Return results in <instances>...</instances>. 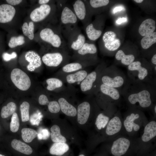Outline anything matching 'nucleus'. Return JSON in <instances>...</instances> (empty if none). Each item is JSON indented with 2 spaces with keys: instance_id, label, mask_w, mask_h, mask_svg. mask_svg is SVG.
I'll list each match as a JSON object with an SVG mask.
<instances>
[{
  "instance_id": "nucleus-1",
  "label": "nucleus",
  "mask_w": 156,
  "mask_h": 156,
  "mask_svg": "<svg viewBox=\"0 0 156 156\" xmlns=\"http://www.w3.org/2000/svg\"><path fill=\"white\" fill-rule=\"evenodd\" d=\"M121 94L131 108L147 109L153 105L155 97L154 85L128 81Z\"/></svg>"
},
{
  "instance_id": "nucleus-2",
  "label": "nucleus",
  "mask_w": 156,
  "mask_h": 156,
  "mask_svg": "<svg viewBox=\"0 0 156 156\" xmlns=\"http://www.w3.org/2000/svg\"><path fill=\"white\" fill-rule=\"evenodd\" d=\"M93 95H88L78 102L77 107L76 123L77 129L88 133L98 112L101 109Z\"/></svg>"
},
{
  "instance_id": "nucleus-3",
  "label": "nucleus",
  "mask_w": 156,
  "mask_h": 156,
  "mask_svg": "<svg viewBox=\"0 0 156 156\" xmlns=\"http://www.w3.org/2000/svg\"><path fill=\"white\" fill-rule=\"evenodd\" d=\"M50 128L51 139L54 143L61 142L79 145L82 140L78 131L65 119L57 118Z\"/></svg>"
},
{
  "instance_id": "nucleus-4",
  "label": "nucleus",
  "mask_w": 156,
  "mask_h": 156,
  "mask_svg": "<svg viewBox=\"0 0 156 156\" xmlns=\"http://www.w3.org/2000/svg\"><path fill=\"white\" fill-rule=\"evenodd\" d=\"M76 89L73 87H69L66 90L59 93L57 99L61 113L66 116L71 124L77 131L76 119L77 107L78 102L75 95Z\"/></svg>"
},
{
  "instance_id": "nucleus-5",
  "label": "nucleus",
  "mask_w": 156,
  "mask_h": 156,
  "mask_svg": "<svg viewBox=\"0 0 156 156\" xmlns=\"http://www.w3.org/2000/svg\"><path fill=\"white\" fill-rule=\"evenodd\" d=\"M119 113H115L111 118L105 129L101 133L90 137L87 140L88 145H95L106 141L115 136L121 130L122 120Z\"/></svg>"
},
{
  "instance_id": "nucleus-6",
  "label": "nucleus",
  "mask_w": 156,
  "mask_h": 156,
  "mask_svg": "<svg viewBox=\"0 0 156 156\" xmlns=\"http://www.w3.org/2000/svg\"><path fill=\"white\" fill-rule=\"evenodd\" d=\"M121 94V92L118 89L98 83L93 95L99 106L104 110L118 102L120 99Z\"/></svg>"
},
{
  "instance_id": "nucleus-7",
  "label": "nucleus",
  "mask_w": 156,
  "mask_h": 156,
  "mask_svg": "<svg viewBox=\"0 0 156 156\" xmlns=\"http://www.w3.org/2000/svg\"><path fill=\"white\" fill-rule=\"evenodd\" d=\"M39 36L41 40L49 47L67 50L60 24L54 26L48 25L43 27L40 31Z\"/></svg>"
},
{
  "instance_id": "nucleus-8",
  "label": "nucleus",
  "mask_w": 156,
  "mask_h": 156,
  "mask_svg": "<svg viewBox=\"0 0 156 156\" xmlns=\"http://www.w3.org/2000/svg\"><path fill=\"white\" fill-rule=\"evenodd\" d=\"M127 74L130 81L153 85L154 73L152 68L143 65L139 61H134L127 67Z\"/></svg>"
},
{
  "instance_id": "nucleus-9",
  "label": "nucleus",
  "mask_w": 156,
  "mask_h": 156,
  "mask_svg": "<svg viewBox=\"0 0 156 156\" xmlns=\"http://www.w3.org/2000/svg\"><path fill=\"white\" fill-rule=\"evenodd\" d=\"M127 81L125 75L121 71L105 67L101 74L98 83L120 90L121 88L122 90Z\"/></svg>"
},
{
  "instance_id": "nucleus-10",
  "label": "nucleus",
  "mask_w": 156,
  "mask_h": 156,
  "mask_svg": "<svg viewBox=\"0 0 156 156\" xmlns=\"http://www.w3.org/2000/svg\"><path fill=\"white\" fill-rule=\"evenodd\" d=\"M70 58L68 50L53 48V51L44 53L41 60L46 66L57 68L62 67L69 63Z\"/></svg>"
},
{
  "instance_id": "nucleus-11",
  "label": "nucleus",
  "mask_w": 156,
  "mask_h": 156,
  "mask_svg": "<svg viewBox=\"0 0 156 156\" xmlns=\"http://www.w3.org/2000/svg\"><path fill=\"white\" fill-rule=\"evenodd\" d=\"M105 67L103 64H100L88 74L80 83V89L82 93L88 95H93L97 88L101 74Z\"/></svg>"
},
{
  "instance_id": "nucleus-12",
  "label": "nucleus",
  "mask_w": 156,
  "mask_h": 156,
  "mask_svg": "<svg viewBox=\"0 0 156 156\" xmlns=\"http://www.w3.org/2000/svg\"><path fill=\"white\" fill-rule=\"evenodd\" d=\"M57 11L56 5L53 1L48 4L40 5L34 9L31 12L30 18L33 22L47 21L55 17Z\"/></svg>"
},
{
  "instance_id": "nucleus-13",
  "label": "nucleus",
  "mask_w": 156,
  "mask_h": 156,
  "mask_svg": "<svg viewBox=\"0 0 156 156\" xmlns=\"http://www.w3.org/2000/svg\"><path fill=\"white\" fill-rule=\"evenodd\" d=\"M60 25L64 34L77 26L78 20L72 8L66 4L60 12Z\"/></svg>"
},
{
  "instance_id": "nucleus-14",
  "label": "nucleus",
  "mask_w": 156,
  "mask_h": 156,
  "mask_svg": "<svg viewBox=\"0 0 156 156\" xmlns=\"http://www.w3.org/2000/svg\"><path fill=\"white\" fill-rule=\"evenodd\" d=\"M114 110V105L112 104L104 110H101L100 109L98 112L90 130L93 128L94 131L96 132V133L93 135L101 133L105 129L110 119L114 114L112 115V114H114L115 111Z\"/></svg>"
},
{
  "instance_id": "nucleus-15",
  "label": "nucleus",
  "mask_w": 156,
  "mask_h": 156,
  "mask_svg": "<svg viewBox=\"0 0 156 156\" xmlns=\"http://www.w3.org/2000/svg\"><path fill=\"white\" fill-rule=\"evenodd\" d=\"M97 51L95 45L86 40L80 49L74 52L71 58L74 61L96 60Z\"/></svg>"
},
{
  "instance_id": "nucleus-16",
  "label": "nucleus",
  "mask_w": 156,
  "mask_h": 156,
  "mask_svg": "<svg viewBox=\"0 0 156 156\" xmlns=\"http://www.w3.org/2000/svg\"><path fill=\"white\" fill-rule=\"evenodd\" d=\"M63 34L67 40V47L74 52L80 49L86 41L85 36L78 26Z\"/></svg>"
},
{
  "instance_id": "nucleus-17",
  "label": "nucleus",
  "mask_w": 156,
  "mask_h": 156,
  "mask_svg": "<svg viewBox=\"0 0 156 156\" xmlns=\"http://www.w3.org/2000/svg\"><path fill=\"white\" fill-rule=\"evenodd\" d=\"M132 146V141L125 136H120L112 142L110 148L112 156H124L129 151Z\"/></svg>"
},
{
  "instance_id": "nucleus-18",
  "label": "nucleus",
  "mask_w": 156,
  "mask_h": 156,
  "mask_svg": "<svg viewBox=\"0 0 156 156\" xmlns=\"http://www.w3.org/2000/svg\"><path fill=\"white\" fill-rule=\"evenodd\" d=\"M143 116V114L140 110L131 108L128 111L123 122V126L126 131L128 133L138 131L140 127L135 121Z\"/></svg>"
},
{
  "instance_id": "nucleus-19",
  "label": "nucleus",
  "mask_w": 156,
  "mask_h": 156,
  "mask_svg": "<svg viewBox=\"0 0 156 156\" xmlns=\"http://www.w3.org/2000/svg\"><path fill=\"white\" fill-rule=\"evenodd\" d=\"M73 10L83 27L90 22L91 14L86 0H77L73 4Z\"/></svg>"
},
{
  "instance_id": "nucleus-20",
  "label": "nucleus",
  "mask_w": 156,
  "mask_h": 156,
  "mask_svg": "<svg viewBox=\"0 0 156 156\" xmlns=\"http://www.w3.org/2000/svg\"><path fill=\"white\" fill-rule=\"evenodd\" d=\"M11 79L15 86L18 89L26 91L30 88L31 81L27 74L18 68L13 69L11 73Z\"/></svg>"
},
{
  "instance_id": "nucleus-21",
  "label": "nucleus",
  "mask_w": 156,
  "mask_h": 156,
  "mask_svg": "<svg viewBox=\"0 0 156 156\" xmlns=\"http://www.w3.org/2000/svg\"><path fill=\"white\" fill-rule=\"evenodd\" d=\"M96 60L75 61L68 63L62 67L59 72V77L85 69L95 64Z\"/></svg>"
},
{
  "instance_id": "nucleus-22",
  "label": "nucleus",
  "mask_w": 156,
  "mask_h": 156,
  "mask_svg": "<svg viewBox=\"0 0 156 156\" xmlns=\"http://www.w3.org/2000/svg\"><path fill=\"white\" fill-rule=\"evenodd\" d=\"M102 41L105 48L110 51L117 50L121 44L120 40L117 37L116 34L112 31L105 33L102 36Z\"/></svg>"
},
{
  "instance_id": "nucleus-23",
  "label": "nucleus",
  "mask_w": 156,
  "mask_h": 156,
  "mask_svg": "<svg viewBox=\"0 0 156 156\" xmlns=\"http://www.w3.org/2000/svg\"><path fill=\"white\" fill-rule=\"evenodd\" d=\"M88 71L84 69L74 73L58 77L64 83L72 85L80 83L85 79L88 73Z\"/></svg>"
},
{
  "instance_id": "nucleus-24",
  "label": "nucleus",
  "mask_w": 156,
  "mask_h": 156,
  "mask_svg": "<svg viewBox=\"0 0 156 156\" xmlns=\"http://www.w3.org/2000/svg\"><path fill=\"white\" fill-rule=\"evenodd\" d=\"M16 13V10L13 6L8 4L0 5V23H6L11 21Z\"/></svg>"
},
{
  "instance_id": "nucleus-25",
  "label": "nucleus",
  "mask_w": 156,
  "mask_h": 156,
  "mask_svg": "<svg viewBox=\"0 0 156 156\" xmlns=\"http://www.w3.org/2000/svg\"><path fill=\"white\" fill-rule=\"evenodd\" d=\"M25 60L29 62L27 66L28 70L34 71L36 68L40 67L42 65L41 58L39 55L36 52L29 51L25 55Z\"/></svg>"
},
{
  "instance_id": "nucleus-26",
  "label": "nucleus",
  "mask_w": 156,
  "mask_h": 156,
  "mask_svg": "<svg viewBox=\"0 0 156 156\" xmlns=\"http://www.w3.org/2000/svg\"><path fill=\"white\" fill-rule=\"evenodd\" d=\"M156 136V122L152 120L145 126L141 139L144 143H147Z\"/></svg>"
},
{
  "instance_id": "nucleus-27",
  "label": "nucleus",
  "mask_w": 156,
  "mask_h": 156,
  "mask_svg": "<svg viewBox=\"0 0 156 156\" xmlns=\"http://www.w3.org/2000/svg\"><path fill=\"white\" fill-rule=\"evenodd\" d=\"M46 82L47 84V89L49 91H52L57 90L60 93L65 91L68 88V85L66 86L65 83L58 78L52 77L47 79Z\"/></svg>"
},
{
  "instance_id": "nucleus-28",
  "label": "nucleus",
  "mask_w": 156,
  "mask_h": 156,
  "mask_svg": "<svg viewBox=\"0 0 156 156\" xmlns=\"http://www.w3.org/2000/svg\"><path fill=\"white\" fill-rule=\"evenodd\" d=\"M156 29L155 22L153 19L148 18L144 20L140 25L138 32L144 36L153 33Z\"/></svg>"
},
{
  "instance_id": "nucleus-29",
  "label": "nucleus",
  "mask_w": 156,
  "mask_h": 156,
  "mask_svg": "<svg viewBox=\"0 0 156 156\" xmlns=\"http://www.w3.org/2000/svg\"><path fill=\"white\" fill-rule=\"evenodd\" d=\"M83 27L86 34L90 40H96L102 34V31L97 28L95 22H90Z\"/></svg>"
},
{
  "instance_id": "nucleus-30",
  "label": "nucleus",
  "mask_w": 156,
  "mask_h": 156,
  "mask_svg": "<svg viewBox=\"0 0 156 156\" xmlns=\"http://www.w3.org/2000/svg\"><path fill=\"white\" fill-rule=\"evenodd\" d=\"M69 149L68 144L61 142H55L51 146L49 152L52 155L62 156L66 153Z\"/></svg>"
},
{
  "instance_id": "nucleus-31",
  "label": "nucleus",
  "mask_w": 156,
  "mask_h": 156,
  "mask_svg": "<svg viewBox=\"0 0 156 156\" xmlns=\"http://www.w3.org/2000/svg\"><path fill=\"white\" fill-rule=\"evenodd\" d=\"M11 145L13 149L24 154L29 155L33 152L32 148L29 145L20 140L13 139L11 142Z\"/></svg>"
},
{
  "instance_id": "nucleus-32",
  "label": "nucleus",
  "mask_w": 156,
  "mask_h": 156,
  "mask_svg": "<svg viewBox=\"0 0 156 156\" xmlns=\"http://www.w3.org/2000/svg\"><path fill=\"white\" fill-rule=\"evenodd\" d=\"M115 57L117 60L120 61L122 64L127 66L134 62L135 60V57L134 55H125L122 50H119L116 52Z\"/></svg>"
},
{
  "instance_id": "nucleus-33",
  "label": "nucleus",
  "mask_w": 156,
  "mask_h": 156,
  "mask_svg": "<svg viewBox=\"0 0 156 156\" xmlns=\"http://www.w3.org/2000/svg\"><path fill=\"white\" fill-rule=\"evenodd\" d=\"M21 137L26 143H30L35 139L38 134L35 130L29 128H23L21 130Z\"/></svg>"
},
{
  "instance_id": "nucleus-34",
  "label": "nucleus",
  "mask_w": 156,
  "mask_h": 156,
  "mask_svg": "<svg viewBox=\"0 0 156 156\" xmlns=\"http://www.w3.org/2000/svg\"><path fill=\"white\" fill-rule=\"evenodd\" d=\"M156 42V32L144 36L141 41L142 47L146 49L150 47L153 44Z\"/></svg>"
},
{
  "instance_id": "nucleus-35",
  "label": "nucleus",
  "mask_w": 156,
  "mask_h": 156,
  "mask_svg": "<svg viewBox=\"0 0 156 156\" xmlns=\"http://www.w3.org/2000/svg\"><path fill=\"white\" fill-rule=\"evenodd\" d=\"M34 24L32 21H30L29 23L24 22L22 26L23 34L30 40H33L34 38Z\"/></svg>"
},
{
  "instance_id": "nucleus-36",
  "label": "nucleus",
  "mask_w": 156,
  "mask_h": 156,
  "mask_svg": "<svg viewBox=\"0 0 156 156\" xmlns=\"http://www.w3.org/2000/svg\"><path fill=\"white\" fill-rule=\"evenodd\" d=\"M16 108V104L13 102H10L2 108L1 116L3 118H8L15 112Z\"/></svg>"
},
{
  "instance_id": "nucleus-37",
  "label": "nucleus",
  "mask_w": 156,
  "mask_h": 156,
  "mask_svg": "<svg viewBox=\"0 0 156 156\" xmlns=\"http://www.w3.org/2000/svg\"><path fill=\"white\" fill-rule=\"evenodd\" d=\"M86 1L90 13L93 10L99 8L107 5L109 2L108 0H86Z\"/></svg>"
},
{
  "instance_id": "nucleus-38",
  "label": "nucleus",
  "mask_w": 156,
  "mask_h": 156,
  "mask_svg": "<svg viewBox=\"0 0 156 156\" xmlns=\"http://www.w3.org/2000/svg\"><path fill=\"white\" fill-rule=\"evenodd\" d=\"M29 104L26 101L23 102L20 106L21 120L23 122H27L29 120Z\"/></svg>"
},
{
  "instance_id": "nucleus-39",
  "label": "nucleus",
  "mask_w": 156,
  "mask_h": 156,
  "mask_svg": "<svg viewBox=\"0 0 156 156\" xmlns=\"http://www.w3.org/2000/svg\"><path fill=\"white\" fill-rule=\"evenodd\" d=\"M25 42V38L23 36H13L10 38L8 46L10 48H13L23 44Z\"/></svg>"
},
{
  "instance_id": "nucleus-40",
  "label": "nucleus",
  "mask_w": 156,
  "mask_h": 156,
  "mask_svg": "<svg viewBox=\"0 0 156 156\" xmlns=\"http://www.w3.org/2000/svg\"><path fill=\"white\" fill-rule=\"evenodd\" d=\"M20 125L19 119L17 114L14 112L12 115L10 125L11 131L14 133L17 132Z\"/></svg>"
},
{
  "instance_id": "nucleus-41",
  "label": "nucleus",
  "mask_w": 156,
  "mask_h": 156,
  "mask_svg": "<svg viewBox=\"0 0 156 156\" xmlns=\"http://www.w3.org/2000/svg\"><path fill=\"white\" fill-rule=\"evenodd\" d=\"M50 101L49 99L47 96L45 94L40 95L38 98V102L39 104L42 105H47Z\"/></svg>"
},
{
  "instance_id": "nucleus-42",
  "label": "nucleus",
  "mask_w": 156,
  "mask_h": 156,
  "mask_svg": "<svg viewBox=\"0 0 156 156\" xmlns=\"http://www.w3.org/2000/svg\"><path fill=\"white\" fill-rule=\"evenodd\" d=\"M17 56V54L15 52H12L11 54L7 53H4L2 55V57L4 61L8 62L12 59H14Z\"/></svg>"
},
{
  "instance_id": "nucleus-43",
  "label": "nucleus",
  "mask_w": 156,
  "mask_h": 156,
  "mask_svg": "<svg viewBox=\"0 0 156 156\" xmlns=\"http://www.w3.org/2000/svg\"><path fill=\"white\" fill-rule=\"evenodd\" d=\"M67 1L66 0H59L57 1V5H56L57 10L60 12L64 7L66 4Z\"/></svg>"
},
{
  "instance_id": "nucleus-44",
  "label": "nucleus",
  "mask_w": 156,
  "mask_h": 156,
  "mask_svg": "<svg viewBox=\"0 0 156 156\" xmlns=\"http://www.w3.org/2000/svg\"><path fill=\"white\" fill-rule=\"evenodd\" d=\"M6 1L8 4L13 6L20 4L23 1L22 0H6Z\"/></svg>"
},
{
  "instance_id": "nucleus-45",
  "label": "nucleus",
  "mask_w": 156,
  "mask_h": 156,
  "mask_svg": "<svg viewBox=\"0 0 156 156\" xmlns=\"http://www.w3.org/2000/svg\"><path fill=\"white\" fill-rule=\"evenodd\" d=\"M52 1L49 0H39L38 1V3L41 5L48 4Z\"/></svg>"
},
{
  "instance_id": "nucleus-46",
  "label": "nucleus",
  "mask_w": 156,
  "mask_h": 156,
  "mask_svg": "<svg viewBox=\"0 0 156 156\" xmlns=\"http://www.w3.org/2000/svg\"><path fill=\"white\" fill-rule=\"evenodd\" d=\"M152 63L155 66H156V54H155L152 57L151 59Z\"/></svg>"
},
{
  "instance_id": "nucleus-47",
  "label": "nucleus",
  "mask_w": 156,
  "mask_h": 156,
  "mask_svg": "<svg viewBox=\"0 0 156 156\" xmlns=\"http://www.w3.org/2000/svg\"><path fill=\"white\" fill-rule=\"evenodd\" d=\"M127 21V19L125 18H120L116 21V23L118 24H120L121 23L125 22Z\"/></svg>"
},
{
  "instance_id": "nucleus-48",
  "label": "nucleus",
  "mask_w": 156,
  "mask_h": 156,
  "mask_svg": "<svg viewBox=\"0 0 156 156\" xmlns=\"http://www.w3.org/2000/svg\"><path fill=\"white\" fill-rule=\"evenodd\" d=\"M122 10V8L120 7H118L117 8H115L114 10V12H116L118 11H120Z\"/></svg>"
},
{
  "instance_id": "nucleus-49",
  "label": "nucleus",
  "mask_w": 156,
  "mask_h": 156,
  "mask_svg": "<svg viewBox=\"0 0 156 156\" xmlns=\"http://www.w3.org/2000/svg\"><path fill=\"white\" fill-rule=\"evenodd\" d=\"M134 1L138 3H140L142 2L143 0H134Z\"/></svg>"
},
{
  "instance_id": "nucleus-50",
  "label": "nucleus",
  "mask_w": 156,
  "mask_h": 156,
  "mask_svg": "<svg viewBox=\"0 0 156 156\" xmlns=\"http://www.w3.org/2000/svg\"><path fill=\"white\" fill-rule=\"evenodd\" d=\"M154 113L155 114H156V105H155L154 106Z\"/></svg>"
},
{
  "instance_id": "nucleus-51",
  "label": "nucleus",
  "mask_w": 156,
  "mask_h": 156,
  "mask_svg": "<svg viewBox=\"0 0 156 156\" xmlns=\"http://www.w3.org/2000/svg\"><path fill=\"white\" fill-rule=\"evenodd\" d=\"M78 156H85V155L83 154H80L78 155Z\"/></svg>"
},
{
  "instance_id": "nucleus-52",
  "label": "nucleus",
  "mask_w": 156,
  "mask_h": 156,
  "mask_svg": "<svg viewBox=\"0 0 156 156\" xmlns=\"http://www.w3.org/2000/svg\"><path fill=\"white\" fill-rule=\"evenodd\" d=\"M0 156H5L4 155L0 154Z\"/></svg>"
}]
</instances>
